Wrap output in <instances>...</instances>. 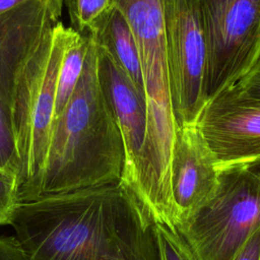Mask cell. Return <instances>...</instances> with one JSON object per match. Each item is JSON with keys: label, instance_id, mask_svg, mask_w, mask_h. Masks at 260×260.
Returning a JSON list of instances; mask_svg holds the SVG:
<instances>
[{"label": "cell", "instance_id": "cell-8", "mask_svg": "<svg viewBox=\"0 0 260 260\" xmlns=\"http://www.w3.org/2000/svg\"><path fill=\"white\" fill-rule=\"evenodd\" d=\"M195 126L219 170L260 158V100L237 83L204 105Z\"/></svg>", "mask_w": 260, "mask_h": 260}, {"label": "cell", "instance_id": "cell-21", "mask_svg": "<svg viewBox=\"0 0 260 260\" xmlns=\"http://www.w3.org/2000/svg\"><path fill=\"white\" fill-rule=\"evenodd\" d=\"M25 0H0V14L10 10Z\"/></svg>", "mask_w": 260, "mask_h": 260}, {"label": "cell", "instance_id": "cell-2", "mask_svg": "<svg viewBox=\"0 0 260 260\" xmlns=\"http://www.w3.org/2000/svg\"><path fill=\"white\" fill-rule=\"evenodd\" d=\"M89 38L78 83L53 121L43 170L29 201L122 177L124 142L99 84L95 45Z\"/></svg>", "mask_w": 260, "mask_h": 260}, {"label": "cell", "instance_id": "cell-9", "mask_svg": "<svg viewBox=\"0 0 260 260\" xmlns=\"http://www.w3.org/2000/svg\"><path fill=\"white\" fill-rule=\"evenodd\" d=\"M62 5L63 0H25L0 14V99L9 113L19 76L46 32L60 21Z\"/></svg>", "mask_w": 260, "mask_h": 260}, {"label": "cell", "instance_id": "cell-19", "mask_svg": "<svg viewBox=\"0 0 260 260\" xmlns=\"http://www.w3.org/2000/svg\"><path fill=\"white\" fill-rule=\"evenodd\" d=\"M0 260H26L14 236H0Z\"/></svg>", "mask_w": 260, "mask_h": 260}, {"label": "cell", "instance_id": "cell-6", "mask_svg": "<svg viewBox=\"0 0 260 260\" xmlns=\"http://www.w3.org/2000/svg\"><path fill=\"white\" fill-rule=\"evenodd\" d=\"M206 42L204 105L260 56V0H197Z\"/></svg>", "mask_w": 260, "mask_h": 260}, {"label": "cell", "instance_id": "cell-11", "mask_svg": "<svg viewBox=\"0 0 260 260\" xmlns=\"http://www.w3.org/2000/svg\"><path fill=\"white\" fill-rule=\"evenodd\" d=\"M219 171L195 125L176 129L171 157L176 225L189 218L213 196L218 186Z\"/></svg>", "mask_w": 260, "mask_h": 260}, {"label": "cell", "instance_id": "cell-10", "mask_svg": "<svg viewBox=\"0 0 260 260\" xmlns=\"http://www.w3.org/2000/svg\"><path fill=\"white\" fill-rule=\"evenodd\" d=\"M94 45L99 84L124 142L125 160L121 181L130 188L137 176L145 145L147 103L110 54L95 43Z\"/></svg>", "mask_w": 260, "mask_h": 260}, {"label": "cell", "instance_id": "cell-12", "mask_svg": "<svg viewBox=\"0 0 260 260\" xmlns=\"http://www.w3.org/2000/svg\"><path fill=\"white\" fill-rule=\"evenodd\" d=\"M86 31L98 46L110 54L137 90L145 96L136 39L124 13L116 5L110 4Z\"/></svg>", "mask_w": 260, "mask_h": 260}, {"label": "cell", "instance_id": "cell-14", "mask_svg": "<svg viewBox=\"0 0 260 260\" xmlns=\"http://www.w3.org/2000/svg\"><path fill=\"white\" fill-rule=\"evenodd\" d=\"M0 170L19 174V158L9 110L0 99ZM19 181V180H18Z\"/></svg>", "mask_w": 260, "mask_h": 260}, {"label": "cell", "instance_id": "cell-5", "mask_svg": "<svg viewBox=\"0 0 260 260\" xmlns=\"http://www.w3.org/2000/svg\"><path fill=\"white\" fill-rule=\"evenodd\" d=\"M260 228V178L245 166L219 171L213 196L175 230L196 260H234Z\"/></svg>", "mask_w": 260, "mask_h": 260}, {"label": "cell", "instance_id": "cell-13", "mask_svg": "<svg viewBox=\"0 0 260 260\" xmlns=\"http://www.w3.org/2000/svg\"><path fill=\"white\" fill-rule=\"evenodd\" d=\"M89 41L90 38L87 31L79 34L73 29L58 74L53 121L63 112L78 83L83 70Z\"/></svg>", "mask_w": 260, "mask_h": 260}, {"label": "cell", "instance_id": "cell-22", "mask_svg": "<svg viewBox=\"0 0 260 260\" xmlns=\"http://www.w3.org/2000/svg\"><path fill=\"white\" fill-rule=\"evenodd\" d=\"M250 172H252L253 174H255L256 176H258L260 178V158L249 164L248 166H245Z\"/></svg>", "mask_w": 260, "mask_h": 260}, {"label": "cell", "instance_id": "cell-17", "mask_svg": "<svg viewBox=\"0 0 260 260\" xmlns=\"http://www.w3.org/2000/svg\"><path fill=\"white\" fill-rule=\"evenodd\" d=\"M20 203L17 174L0 170V225L9 224L15 209Z\"/></svg>", "mask_w": 260, "mask_h": 260}, {"label": "cell", "instance_id": "cell-1", "mask_svg": "<svg viewBox=\"0 0 260 260\" xmlns=\"http://www.w3.org/2000/svg\"><path fill=\"white\" fill-rule=\"evenodd\" d=\"M9 225L26 260H160L154 221L121 179L20 203Z\"/></svg>", "mask_w": 260, "mask_h": 260}, {"label": "cell", "instance_id": "cell-3", "mask_svg": "<svg viewBox=\"0 0 260 260\" xmlns=\"http://www.w3.org/2000/svg\"><path fill=\"white\" fill-rule=\"evenodd\" d=\"M125 15L136 39L147 103V135L137 176L129 188L154 222L174 229L171 190L174 121L162 0H111Z\"/></svg>", "mask_w": 260, "mask_h": 260}, {"label": "cell", "instance_id": "cell-4", "mask_svg": "<svg viewBox=\"0 0 260 260\" xmlns=\"http://www.w3.org/2000/svg\"><path fill=\"white\" fill-rule=\"evenodd\" d=\"M73 28L61 21L42 39L17 81L10 111L19 158V199L30 200L43 170L54 119L58 74Z\"/></svg>", "mask_w": 260, "mask_h": 260}, {"label": "cell", "instance_id": "cell-20", "mask_svg": "<svg viewBox=\"0 0 260 260\" xmlns=\"http://www.w3.org/2000/svg\"><path fill=\"white\" fill-rule=\"evenodd\" d=\"M234 260H260V228L250 237Z\"/></svg>", "mask_w": 260, "mask_h": 260}, {"label": "cell", "instance_id": "cell-16", "mask_svg": "<svg viewBox=\"0 0 260 260\" xmlns=\"http://www.w3.org/2000/svg\"><path fill=\"white\" fill-rule=\"evenodd\" d=\"M160 260H196L190 248L176 230L154 222Z\"/></svg>", "mask_w": 260, "mask_h": 260}, {"label": "cell", "instance_id": "cell-15", "mask_svg": "<svg viewBox=\"0 0 260 260\" xmlns=\"http://www.w3.org/2000/svg\"><path fill=\"white\" fill-rule=\"evenodd\" d=\"M111 0H65L72 27L82 34L110 6Z\"/></svg>", "mask_w": 260, "mask_h": 260}, {"label": "cell", "instance_id": "cell-18", "mask_svg": "<svg viewBox=\"0 0 260 260\" xmlns=\"http://www.w3.org/2000/svg\"><path fill=\"white\" fill-rule=\"evenodd\" d=\"M237 84L247 95L260 100V56Z\"/></svg>", "mask_w": 260, "mask_h": 260}, {"label": "cell", "instance_id": "cell-7", "mask_svg": "<svg viewBox=\"0 0 260 260\" xmlns=\"http://www.w3.org/2000/svg\"><path fill=\"white\" fill-rule=\"evenodd\" d=\"M162 14L177 129L195 125L204 107L206 42L197 0H162Z\"/></svg>", "mask_w": 260, "mask_h": 260}]
</instances>
